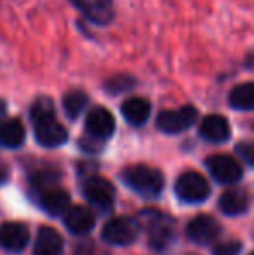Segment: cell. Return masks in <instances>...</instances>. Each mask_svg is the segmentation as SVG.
I'll return each instance as SVG.
<instances>
[{"label":"cell","mask_w":254,"mask_h":255,"mask_svg":"<svg viewBox=\"0 0 254 255\" xmlns=\"http://www.w3.org/2000/svg\"><path fill=\"white\" fill-rule=\"evenodd\" d=\"M122 179L131 189L146 198H155L162 193L164 177L157 168L146 165H132L122 172Z\"/></svg>","instance_id":"cell-1"},{"label":"cell","mask_w":254,"mask_h":255,"mask_svg":"<svg viewBox=\"0 0 254 255\" xmlns=\"http://www.w3.org/2000/svg\"><path fill=\"white\" fill-rule=\"evenodd\" d=\"M197 120V110L193 106H183L178 110H166L157 117V127L166 134H180L190 128Z\"/></svg>","instance_id":"cell-2"},{"label":"cell","mask_w":254,"mask_h":255,"mask_svg":"<svg viewBox=\"0 0 254 255\" xmlns=\"http://www.w3.org/2000/svg\"><path fill=\"white\" fill-rule=\"evenodd\" d=\"M211 188L207 181L197 172H187L176 182V195L187 203H200L209 196Z\"/></svg>","instance_id":"cell-3"},{"label":"cell","mask_w":254,"mask_h":255,"mask_svg":"<svg viewBox=\"0 0 254 255\" xmlns=\"http://www.w3.org/2000/svg\"><path fill=\"white\" fill-rule=\"evenodd\" d=\"M138 235V226L126 217H115L110 219L105 226H103L101 236L106 243L115 247H126L131 245L136 240Z\"/></svg>","instance_id":"cell-4"},{"label":"cell","mask_w":254,"mask_h":255,"mask_svg":"<svg viewBox=\"0 0 254 255\" xmlns=\"http://www.w3.org/2000/svg\"><path fill=\"white\" fill-rule=\"evenodd\" d=\"M33 125H35V139H37L38 144L45 146V148H58V146L66 142L68 132L56 120V115L40 118V120L33 122Z\"/></svg>","instance_id":"cell-5"},{"label":"cell","mask_w":254,"mask_h":255,"mask_svg":"<svg viewBox=\"0 0 254 255\" xmlns=\"http://www.w3.org/2000/svg\"><path fill=\"white\" fill-rule=\"evenodd\" d=\"M207 170L221 184H234L242 177V167L228 154H214L207 158Z\"/></svg>","instance_id":"cell-6"},{"label":"cell","mask_w":254,"mask_h":255,"mask_svg":"<svg viewBox=\"0 0 254 255\" xmlns=\"http://www.w3.org/2000/svg\"><path fill=\"white\" fill-rule=\"evenodd\" d=\"M85 128L91 137L105 141V139L112 137V134L115 132V118L106 108L98 106L89 111L87 118H85Z\"/></svg>","instance_id":"cell-7"},{"label":"cell","mask_w":254,"mask_h":255,"mask_svg":"<svg viewBox=\"0 0 254 255\" xmlns=\"http://www.w3.org/2000/svg\"><path fill=\"white\" fill-rule=\"evenodd\" d=\"M187 233L192 242L199 243V245H209V243H213L220 236L221 226L211 215H199V217L190 221Z\"/></svg>","instance_id":"cell-8"},{"label":"cell","mask_w":254,"mask_h":255,"mask_svg":"<svg viewBox=\"0 0 254 255\" xmlns=\"http://www.w3.org/2000/svg\"><path fill=\"white\" fill-rule=\"evenodd\" d=\"M70 2L94 24H108L113 19L112 0H70Z\"/></svg>","instance_id":"cell-9"},{"label":"cell","mask_w":254,"mask_h":255,"mask_svg":"<svg viewBox=\"0 0 254 255\" xmlns=\"http://www.w3.org/2000/svg\"><path fill=\"white\" fill-rule=\"evenodd\" d=\"M30 233L21 222H3L0 224V247L7 252L17 254L26 247Z\"/></svg>","instance_id":"cell-10"},{"label":"cell","mask_w":254,"mask_h":255,"mask_svg":"<svg viewBox=\"0 0 254 255\" xmlns=\"http://www.w3.org/2000/svg\"><path fill=\"white\" fill-rule=\"evenodd\" d=\"M84 195H85V198L92 205H96V207L110 208L113 203V198H115V189H113V186L110 184L106 179L94 175V177L85 181Z\"/></svg>","instance_id":"cell-11"},{"label":"cell","mask_w":254,"mask_h":255,"mask_svg":"<svg viewBox=\"0 0 254 255\" xmlns=\"http://www.w3.org/2000/svg\"><path fill=\"white\" fill-rule=\"evenodd\" d=\"M96 217L85 207H70L64 214V226L73 235H85L94 228Z\"/></svg>","instance_id":"cell-12"},{"label":"cell","mask_w":254,"mask_h":255,"mask_svg":"<svg viewBox=\"0 0 254 255\" xmlns=\"http://www.w3.org/2000/svg\"><path fill=\"white\" fill-rule=\"evenodd\" d=\"M200 135L209 142H225L230 137V125L221 115H209L200 124Z\"/></svg>","instance_id":"cell-13"},{"label":"cell","mask_w":254,"mask_h":255,"mask_svg":"<svg viewBox=\"0 0 254 255\" xmlns=\"http://www.w3.org/2000/svg\"><path fill=\"white\" fill-rule=\"evenodd\" d=\"M35 255H59L63 252V238L56 229L44 226L38 229L33 247Z\"/></svg>","instance_id":"cell-14"},{"label":"cell","mask_w":254,"mask_h":255,"mask_svg":"<svg viewBox=\"0 0 254 255\" xmlns=\"http://www.w3.org/2000/svg\"><path fill=\"white\" fill-rule=\"evenodd\" d=\"M120 111H122V117L127 120V124L139 127V125H143L150 118L152 106L143 98H131L127 101H124Z\"/></svg>","instance_id":"cell-15"},{"label":"cell","mask_w":254,"mask_h":255,"mask_svg":"<svg viewBox=\"0 0 254 255\" xmlns=\"http://www.w3.org/2000/svg\"><path fill=\"white\" fill-rule=\"evenodd\" d=\"M24 142V127L17 118H7L0 122V144L3 148L16 149Z\"/></svg>","instance_id":"cell-16"},{"label":"cell","mask_w":254,"mask_h":255,"mask_svg":"<svg viewBox=\"0 0 254 255\" xmlns=\"http://www.w3.org/2000/svg\"><path fill=\"white\" fill-rule=\"evenodd\" d=\"M40 205L47 214L64 215L68 208H70V195L58 188L44 189L42 198H40Z\"/></svg>","instance_id":"cell-17"},{"label":"cell","mask_w":254,"mask_h":255,"mask_svg":"<svg viewBox=\"0 0 254 255\" xmlns=\"http://www.w3.org/2000/svg\"><path fill=\"white\" fill-rule=\"evenodd\" d=\"M249 205V196L244 189H228L221 195L220 198V208L227 215H239L246 212Z\"/></svg>","instance_id":"cell-18"},{"label":"cell","mask_w":254,"mask_h":255,"mask_svg":"<svg viewBox=\"0 0 254 255\" xmlns=\"http://www.w3.org/2000/svg\"><path fill=\"white\" fill-rule=\"evenodd\" d=\"M228 103L232 108L241 111L254 110V82H246L237 87H234L228 96Z\"/></svg>","instance_id":"cell-19"},{"label":"cell","mask_w":254,"mask_h":255,"mask_svg":"<svg viewBox=\"0 0 254 255\" xmlns=\"http://www.w3.org/2000/svg\"><path fill=\"white\" fill-rule=\"evenodd\" d=\"M171 238H173V229L167 221L164 222L162 219H159V224H150V243L153 249L164 250L171 243Z\"/></svg>","instance_id":"cell-20"},{"label":"cell","mask_w":254,"mask_h":255,"mask_svg":"<svg viewBox=\"0 0 254 255\" xmlns=\"http://www.w3.org/2000/svg\"><path fill=\"white\" fill-rule=\"evenodd\" d=\"M87 103H89L87 94H84V92H80V91L68 92V94L63 98V108L70 118H77L78 115L85 110Z\"/></svg>","instance_id":"cell-21"},{"label":"cell","mask_w":254,"mask_h":255,"mask_svg":"<svg viewBox=\"0 0 254 255\" xmlns=\"http://www.w3.org/2000/svg\"><path fill=\"white\" fill-rule=\"evenodd\" d=\"M31 120L37 122L40 118H45V117H52L56 115V110H54V104L49 98H38L37 101L33 103L31 106Z\"/></svg>","instance_id":"cell-22"},{"label":"cell","mask_w":254,"mask_h":255,"mask_svg":"<svg viewBox=\"0 0 254 255\" xmlns=\"http://www.w3.org/2000/svg\"><path fill=\"white\" fill-rule=\"evenodd\" d=\"M134 87V80L127 75H119V77L112 78V80L106 84V91L112 92V94H119V92L129 91V89Z\"/></svg>","instance_id":"cell-23"},{"label":"cell","mask_w":254,"mask_h":255,"mask_svg":"<svg viewBox=\"0 0 254 255\" xmlns=\"http://www.w3.org/2000/svg\"><path fill=\"white\" fill-rule=\"evenodd\" d=\"M241 252V243L232 240V242H225L214 249V255H239Z\"/></svg>","instance_id":"cell-24"},{"label":"cell","mask_w":254,"mask_h":255,"mask_svg":"<svg viewBox=\"0 0 254 255\" xmlns=\"http://www.w3.org/2000/svg\"><path fill=\"white\" fill-rule=\"evenodd\" d=\"M237 153L242 156V160L249 165H254V142H241L237 146Z\"/></svg>","instance_id":"cell-25"},{"label":"cell","mask_w":254,"mask_h":255,"mask_svg":"<svg viewBox=\"0 0 254 255\" xmlns=\"http://www.w3.org/2000/svg\"><path fill=\"white\" fill-rule=\"evenodd\" d=\"M5 179H7V168H5V165L0 161V184L5 182Z\"/></svg>","instance_id":"cell-26"},{"label":"cell","mask_w":254,"mask_h":255,"mask_svg":"<svg viewBox=\"0 0 254 255\" xmlns=\"http://www.w3.org/2000/svg\"><path fill=\"white\" fill-rule=\"evenodd\" d=\"M3 115H5V103L0 101V120L3 118Z\"/></svg>","instance_id":"cell-27"},{"label":"cell","mask_w":254,"mask_h":255,"mask_svg":"<svg viewBox=\"0 0 254 255\" xmlns=\"http://www.w3.org/2000/svg\"><path fill=\"white\" fill-rule=\"evenodd\" d=\"M251 255H254V254H251Z\"/></svg>","instance_id":"cell-28"}]
</instances>
